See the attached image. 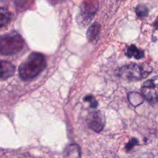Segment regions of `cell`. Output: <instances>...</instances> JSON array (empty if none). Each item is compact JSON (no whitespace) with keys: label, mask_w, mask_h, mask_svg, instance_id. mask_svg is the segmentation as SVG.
Here are the masks:
<instances>
[{"label":"cell","mask_w":158,"mask_h":158,"mask_svg":"<svg viewBox=\"0 0 158 158\" xmlns=\"http://www.w3.org/2000/svg\"><path fill=\"white\" fill-rule=\"evenodd\" d=\"M46 66L44 56L39 52H32L19 67V75L24 80H31L37 77Z\"/></svg>","instance_id":"6da1fadb"},{"label":"cell","mask_w":158,"mask_h":158,"mask_svg":"<svg viewBox=\"0 0 158 158\" xmlns=\"http://www.w3.org/2000/svg\"><path fill=\"white\" fill-rule=\"evenodd\" d=\"M24 40L16 32L0 35V54L12 56L19 52L24 47Z\"/></svg>","instance_id":"7a4b0ae2"},{"label":"cell","mask_w":158,"mask_h":158,"mask_svg":"<svg viewBox=\"0 0 158 158\" xmlns=\"http://www.w3.org/2000/svg\"><path fill=\"white\" fill-rule=\"evenodd\" d=\"M151 69H148V67L138 64H130L123 66L120 70V75L123 78L128 80H140L146 78L151 74Z\"/></svg>","instance_id":"3957f363"},{"label":"cell","mask_w":158,"mask_h":158,"mask_svg":"<svg viewBox=\"0 0 158 158\" xmlns=\"http://www.w3.org/2000/svg\"><path fill=\"white\" fill-rule=\"evenodd\" d=\"M141 94L149 103H157L158 102V76L153 77L143 84Z\"/></svg>","instance_id":"277c9868"},{"label":"cell","mask_w":158,"mask_h":158,"mask_svg":"<svg viewBox=\"0 0 158 158\" xmlns=\"http://www.w3.org/2000/svg\"><path fill=\"white\" fill-rule=\"evenodd\" d=\"M97 0H85L80 6V23L83 25H87L98 9Z\"/></svg>","instance_id":"5b68a950"},{"label":"cell","mask_w":158,"mask_h":158,"mask_svg":"<svg viewBox=\"0 0 158 158\" xmlns=\"http://www.w3.org/2000/svg\"><path fill=\"white\" fill-rule=\"evenodd\" d=\"M88 126L95 132H100L104 127L105 120L103 114L100 112H93L89 114L87 119Z\"/></svg>","instance_id":"8992f818"},{"label":"cell","mask_w":158,"mask_h":158,"mask_svg":"<svg viewBox=\"0 0 158 158\" xmlns=\"http://www.w3.org/2000/svg\"><path fill=\"white\" fill-rule=\"evenodd\" d=\"M15 73V66L7 61L0 60V80H7Z\"/></svg>","instance_id":"52a82bcc"},{"label":"cell","mask_w":158,"mask_h":158,"mask_svg":"<svg viewBox=\"0 0 158 158\" xmlns=\"http://www.w3.org/2000/svg\"><path fill=\"white\" fill-rule=\"evenodd\" d=\"M63 158H81L80 147L77 144H70L64 150Z\"/></svg>","instance_id":"ba28073f"},{"label":"cell","mask_w":158,"mask_h":158,"mask_svg":"<svg viewBox=\"0 0 158 158\" xmlns=\"http://www.w3.org/2000/svg\"><path fill=\"white\" fill-rule=\"evenodd\" d=\"M126 55L130 58H135L136 60H140L144 57V52L141 49H139L134 45H131L127 48L126 52Z\"/></svg>","instance_id":"9c48e42d"},{"label":"cell","mask_w":158,"mask_h":158,"mask_svg":"<svg viewBox=\"0 0 158 158\" xmlns=\"http://www.w3.org/2000/svg\"><path fill=\"white\" fill-rule=\"evenodd\" d=\"M100 32V26L99 23H95L89 28L87 31V39L89 41L94 42L98 38Z\"/></svg>","instance_id":"30bf717a"},{"label":"cell","mask_w":158,"mask_h":158,"mask_svg":"<svg viewBox=\"0 0 158 158\" xmlns=\"http://www.w3.org/2000/svg\"><path fill=\"white\" fill-rule=\"evenodd\" d=\"M11 20V14L5 7L0 8V28L7 26Z\"/></svg>","instance_id":"8fae6325"},{"label":"cell","mask_w":158,"mask_h":158,"mask_svg":"<svg viewBox=\"0 0 158 158\" xmlns=\"http://www.w3.org/2000/svg\"><path fill=\"white\" fill-rule=\"evenodd\" d=\"M128 99H129L130 103L134 106H139V105L141 104L143 101V96L137 94V93H131V94H129Z\"/></svg>","instance_id":"7c38bea8"},{"label":"cell","mask_w":158,"mask_h":158,"mask_svg":"<svg viewBox=\"0 0 158 158\" xmlns=\"http://www.w3.org/2000/svg\"><path fill=\"white\" fill-rule=\"evenodd\" d=\"M32 2V0H15L16 8L19 10H25L28 9Z\"/></svg>","instance_id":"4fadbf2b"},{"label":"cell","mask_w":158,"mask_h":158,"mask_svg":"<svg viewBox=\"0 0 158 158\" xmlns=\"http://www.w3.org/2000/svg\"><path fill=\"white\" fill-rule=\"evenodd\" d=\"M148 7L144 5H138L136 8V13H137V16L140 17V18H143L148 15Z\"/></svg>","instance_id":"5bb4252c"},{"label":"cell","mask_w":158,"mask_h":158,"mask_svg":"<svg viewBox=\"0 0 158 158\" xmlns=\"http://www.w3.org/2000/svg\"><path fill=\"white\" fill-rule=\"evenodd\" d=\"M84 100L90 103L91 107L96 108L97 106V102L96 101V100L93 96H87V97H86V98H84Z\"/></svg>","instance_id":"9a60e30c"},{"label":"cell","mask_w":158,"mask_h":158,"mask_svg":"<svg viewBox=\"0 0 158 158\" xmlns=\"http://www.w3.org/2000/svg\"><path fill=\"white\" fill-rule=\"evenodd\" d=\"M137 143H138V140H137V139H132V140L127 144L126 150L127 151H130L131 150H132L133 148H134L135 145H137Z\"/></svg>","instance_id":"2e32d148"},{"label":"cell","mask_w":158,"mask_h":158,"mask_svg":"<svg viewBox=\"0 0 158 158\" xmlns=\"http://www.w3.org/2000/svg\"><path fill=\"white\" fill-rule=\"evenodd\" d=\"M154 29L158 30V16H157V18L156 19L155 21L154 22Z\"/></svg>","instance_id":"e0dca14e"}]
</instances>
